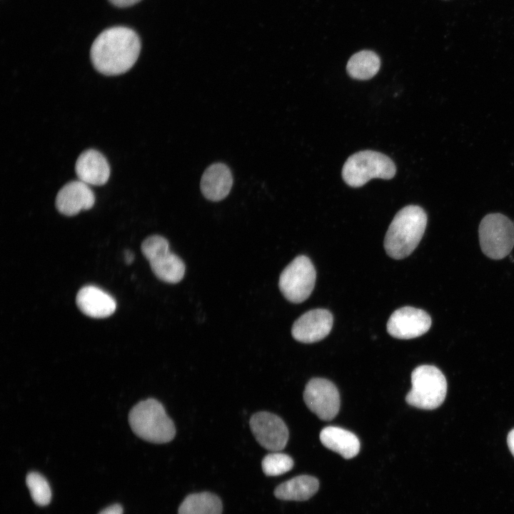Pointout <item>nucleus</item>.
I'll return each instance as SVG.
<instances>
[{
    "label": "nucleus",
    "mask_w": 514,
    "mask_h": 514,
    "mask_svg": "<svg viewBox=\"0 0 514 514\" xmlns=\"http://www.w3.org/2000/svg\"><path fill=\"white\" fill-rule=\"evenodd\" d=\"M220 498L211 493L188 495L178 508V514H221Z\"/></svg>",
    "instance_id": "20"
},
{
    "label": "nucleus",
    "mask_w": 514,
    "mask_h": 514,
    "mask_svg": "<svg viewBox=\"0 0 514 514\" xmlns=\"http://www.w3.org/2000/svg\"><path fill=\"white\" fill-rule=\"evenodd\" d=\"M128 422L137 436L151 443H168L176 435L173 420L162 404L153 398L137 403L129 413Z\"/></svg>",
    "instance_id": "3"
},
{
    "label": "nucleus",
    "mask_w": 514,
    "mask_h": 514,
    "mask_svg": "<svg viewBox=\"0 0 514 514\" xmlns=\"http://www.w3.org/2000/svg\"><path fill=\"white\" fill-rule=\"evenodd\" d=\"M124 258H125L126 263L130 264L133 262V261L134 259V255L130 251H126L124 252Z\"/></svg>",
    "instance_id": "26"
},
{
    "label": "nucleus",
    "mask_w": 514,
    "mask_h": 514,
    "mask_svg": "<svg viewBox=\"0 0 514 514\" xmlns=\"http://www.w3.org/2000/svg\"><path fill=\"white\" fill-rule=\"evenodd\" d=\"M427 225V214L418 206L409 205L394 216L384 239L387 254L394 259L408 256L420 243Z\"/></svg>",
    "instance_id": "2"
},
{
    "label": "nucleus",
    "mask_w": 514,
    "mask_h": 514,
    "mask_svg": "<svg viewBox=\"0 0 514 514\" xmlns=\"http://www.w3.org/2000/svg\"><path fill=\"white\" fill-rule=\"evenodd\" d=\"M479 241L483 253L499 260L507 256L514 246V224L501 213H490L480 221Z\"/></svg>",
    "instance_id": "6"
},
{
    "label": "nucleus",
    "mask_w": 514,
    "mask_h": 514,
    "mask_svg": "<svg viewBox=\"0 0 514 514\" xmlns=\"http://www.w3.org/2000/svg\"><path fill=\"white\" fill-rule=\"evenodd\" d=\"M319 482L313 476L301 475L281 484L274 490L275 496L283 500H306L318 491Z\"/></svg>",
    "instance_id": "18"
},
{
    "label": "nucleus",
    "mask_w": 514,
    "mask_h": 514,
    "mask_svg": "<svg viewBox=\"0 0 514 514\" xmlns=\"http://www.w3.org/2000/svg\"><path fill=\"white\" fill-rule=\"evenodd\" d=\"M321 443L327 448L340 454L346 459L358 455L360 441L352 432L337 426L323 428L319 435Z\"/></svg>",
    "instance_id": "17"
},
{
    "label": "nucleus",
    "mask_w": 514,
    "mask_h": 514,
    "mask_svg": "<svg viewBox=\"0 0 514 514\" xmlns=\"http://www.w3.org/2000/svg\"><path fill=\"white\" fill-rule=\"evenodd\" d=\"M113 5L118 7H127L132 6L141 0H109Z\"/></svg>",
    "instance_id": "24"
},
{
    "label": "nucleus",
    "mask_w": 514,
    "mask_h": 514,
    "mask_svg": "<svg viewBox=\"0 0 514 514\" xmlns=\"http://www.w3.org/2000/svg\"><path fill=\"white\" fill-rule=\"evenodd\" d=\"M249 425L256 440L264 448L277 452L286 447L289 433L279 416L269 412H258L251 416Z\"/></svg>",
    "instance_id": "9"
},
{
    "label": "nucleus",
    "mask_w": 514,
    "mask_h": 514,
    "mask_svg": "<svg viewBox=\"0 0 514 514\" xmlns=\"http://www.w3.org/2000/svg\"><path fill=\"white\" fill-rule=\"evenodd\" d=\"M411 389L405 400L411 406L420 409L433 410L444 401L447 393V382L443 373L435 366L421 365L411 373Z\"/></svg>",
    "instance_id": "4"
},
{
    "label": "nucleus",
    "mask_w": 514,
    "mask_h": 514,
    "mask_svg": "<svg viewBox=\"0 0 514 514\" xmlns=\"http://www.w3.org/2000/svg\"><path fill=\"white\" fill-rule=\"evenodd\" d=\"M233 186V176L224 163H216L208 166L201 180V190L207 199L219 201L225 198Z\"/></svg>",
    "instance_id": "16"
},
{
    "label": "nucleus",
    "mask_w": 514,
    "mask_h": 514,
    "mask_svg": "<svg viewBox=\"0 0 514 514\" xmlns=\"http://www.w3.org/2000/svg\"><path fill=\"white\" fill-rule=\"evenodd\" d=\"M123 513V508L119 504H114L112 505H110L103 510H101L99 514H122Z\"/></svg>",
    "instance_id": "23"
},
{
    "label": "nucleus",
    "mask_w": 514,
    "mask_h": 514,
    "mask_svg": "<svg viewBox=\"0 0 514 514\" xmlns=\"http://www.w3.org/2000/svg\"><path fill=\"white\" fill-rule=\"evenodd\" d=\"M75 171L79 179L88 185H104L110 176V167L106 158L94 149L86 150L79 155Z\"/></svg>",
    "instance_id": "15"
},
{
    "label": "nucleus",
    "mask_w": 514,
    "mask_h": 514,
    "mask_svg": "<svg viewBox=\"0 0 514 514\" xmlns=\"http://www.w3.org/2000/svg\"><path fill=\"white\" fill-rule=\"evenodd\" d=\"M76 303L84 315L94 318L109 317L116 308L114 298L94 286L81 288L76 295Z\"/></svg>",
    "instance_id": "14"
},
{
    "label": "nucleus",
    "mask_w": 514,
    "mask_h": 514,
    "mask_svg": "<svg viewBox=\"0 0 514 514\" xmlns=\"http://www.w3.org/2000/svg\"><path fill=\"white\" fill-rule=\"evenodd\" d=\"M333 316L326 309L317 308L307 311L293 323L291 334L299 342L311 343L326 337L333 326Z\"/></svg>",
    "instance_id": "12"
},
{
    "label": "nucleus",
    "mask_w": 514,
    "mask_h": 514,
    "mask_svg": "<svg viewBox=\"0 0 514 514\" xmlns=\"http://www.w3.org/2000/svg\"><path fill=\"white\" fill-rule=\"evenodd\" d=\"M26 485L34 502L41 506L48 505L51 498V491L46 479L41 474L31 472L26 478Z\"/></svg>",
    "instance_id": "21"
},
{
    "label": "nucleus",
    "mask_w": 514,
    "mask_h": 514,
    "mask_svg": "<svg viewBox=\"0 0 514 514\" xmlns=\"http://www.w3.org/2000/svg\"><path fill=\"white\" fill-rule=\"evenodd\" d=\"M508 448L514 456V428L510 431L507 438Z\"/></svg>",
    "instance_id": "25"
},
{
    "label": "nucleus",
    "mask_w": 514,
    "mask_h": 514,
    "mask_svg": "<svg viewBox=\"0 0 514 514\" xmlns=\"http://www.w3.org/2000/svg\"><path fill=\"white\" fill-rule=\"evenodd\" d=\"M95 196L88 184L73 181L66 183L56 197V207L62 214L72 216L82 210L90 209L94 204Z\"/></svg>",
    "instance_id": "13"
},
{
    "label": "nucleus",
    "mask_w": 514,
    "mask_h": 514,
    "mask_svg": "<svg viewBox=\"0 0 514 514\" xmlns=\"http://www.w3.org/2000/svg\"><path fill=\"white\" fill-rule=\"evenodd\" d=\"M261 465L266 475L276 476L291 470L293 466V460L287 454L274 452L266 455Z\"/></svg>",
    "instance_id": "22"
},
{
    "label": "nucleus",
    "mask_w": 514,
    "mask_h": 514,
    "mask_svg": "<svg viewBox=\"0 0 514 514\" xmlns=\"http://www.w3.org/2000/svg\"><path fill=\"white\" fill-rule=\"evenodd\" d=\"M431 318L423 310L405 306L395 311L387 323V331L399 339H410L425 333L430 328Z\"/></svg>",
    "instance_id": "11"
},
{
    "label": "nucleus",
    "mask_w": 514,
    "mask_h": 514,
    "mask_svg": "<svg viewBox=\"0 0 514 514\" xmlns=\"http://www.w3.org/2000/svg\"><path fill=\"white\" fill-rule=\"evenodd\" d=\"M316 273L306 256L296 257L281 272L278 286L283 296L290 302L299 303L306 301L312 293Z\"/></svg>",
    "instance_id": "7"
},
{
    "label": "nucleus",
    "mask_w": 514,
    "mask_h": 514,
    "mask_svg": "<svg viewBox=\"0 0 514 514\" xmlns=\"http://www.w3.org/2000/svg\"><path fill=\"white\" fill-rule=\"evenodd\" d=\"M141 41L133 29L114 26L103 31L94 41L90 51L93 66L101 74L114 76L128 71L136 63Z\"/></svg>",
    "instance_id": "1"
},
{
    "label": "nucleus",
    "mask_w": 514,
    "mask_h": 514,
    "mask_svg": "<svg viewBox=\"0 0 514 514\" xmlns=\"http://www.w3.org/2000/svg\"><path fill=\"white\" fill-rule=\"evenodd\" d=\"M380 67L379 56L372 51L363 50L356 53L350 58L346 70L353 79L368 80L378 73Z\"/></svg>",
    "instance_id": "19"
},
{
    "label": "nucleus",
    "mask_w": 514,
    "mask_h": 514,
    "mask_svg": "<svg viewBox=\"0 0 514 514\" xmlns=\"http://www.w3.org/2000/svg\"><path fill=\"white\" fill-rule=\"evenodd\" d=\"M307 407L323 420H331L340 409V395L330 381L316 378L308 382L303 392Z\"/></svg>",
    "instance_id": "8"
},
{
    "label": "nucleus",
    "mask_w": 514,
    "mask_h": 514,
    "mask_svg": "<svg viewBox=\"0 0 514 514\" xmlns=\"http://www.w3.org/2000/svg\"><path fill=\"white\" fill-rule=\"evenodd\" d=\"M395 172V163L388 156L366 150L348 157L342 168V177L348 186L357 188L374 178L390 179Z\"/></svg>",
    "instance_id": "5"
},
{
    "label": "nucleus",
    "mask_w": 514,
    "mask_h": 514,
    "mask_svg": "<svg viewBox=\"0 0 514 514\" xmlns=\"http://www.w3.org/2000/svg\"><path fill=\"white\" fill-rule=\"evenodd\" d=\"M144 256L159 280L168 283H177L183 278L185 264L177 255L171 252L167 240L151 245L145 252Z\"/></svg>",
    "instance_id": "10"
}]
</instances>
